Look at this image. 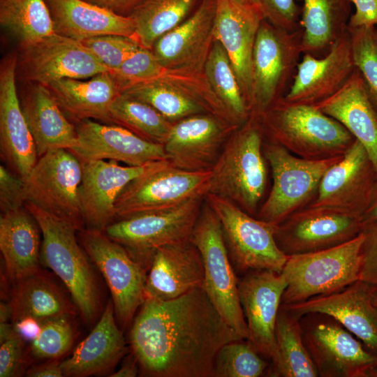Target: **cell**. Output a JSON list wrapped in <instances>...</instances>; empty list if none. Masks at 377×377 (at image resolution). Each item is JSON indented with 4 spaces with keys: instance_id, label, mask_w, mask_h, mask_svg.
Returning a JSON list of instances; mask_svg holds the SVG:
<instances>
[{
    "instance_id": "29",
    "label": "cell",
    "mask_w": 377,
    "mask_h": 377,
    "mask_svg": "<svg viewBox=\"0 0 377 377\" xmlns=\"http://www.w3.org/2000/svg\"><path fill=\"white\" fill-rule=\"evenodd\" d=\"M116 320L113 303L109 301L90 334L77 346L70 357L60 362L64 376L98 375L115 367L126 351Z\"/></svg>"
},
{
    "instance_id": "38",
    "label": "cell",
    "mask_w": 377,
    "mask_h": 377,
    "mask_svg": "<svg viewBox=\"0 0 377 377\" xmlns=\"http://www.w3.org/2000/svg\"><path fill=\"white\" fill-rule=\"evenodd\" d=\"M0 22L20 45L37 41L54 33L45 0H0Z\"/></svg>"
},
{
    "instance_id": "1",
    "label": "cell",
    "mask_w": 377,
    "mask_h": 377,
    "mask_svg": "<svg viewBox=\"0 0 377 377\" xmlns=\"http://www.w3.org/2000/svg\"><path fill=\"white\" fill-rule=\"evenodd\" d=\"M240 339L202 287L169 300H145L129 334L139 369L152 377H214L219 349Z\"/></svg>"
},
{
    "instance_id": "19",
    "label": "cell",
    "mask_w": 377,
    "mask_h": 377,
    "mask_svg": "<svg viewBox=\"0 0 377 377\" xmlns=\"http://www.w3.org/2000/svg\"><path fill=\"white\" fill-rule=\"evenodd\" d=\"M377 172L362 145L355 140L323 175L308 206L337 208L362 217L369 205Z\"/></svg>"
},
{
    "instance_id": "26",
    "label": "cell",
    "mask_w": 377,
    "mask_h": 377,
    "mask_svg": "<svg viewBox=\"0 0 377 377\" xmlns=\"http://www.w3.org/2000/svg\"><path fill=\"white\" fill-rule=\"evenodd\" d=\"M17 55L3 59L0 68V152L6 166L24 180L38 156L16 88Z\"/></svg>"
},
{
    "instance_id": "8",
    "label": "cell",
    "mask_w": 377,
    "mask_h": 377,
    "mask_svg": "<svg viewBox=\"0 0 377 377\" xmlns=\"http://www.w3.org/2000/svg\"><path fill=\"white\" fill-rule=\"evenodd\" d=\"M190 239L199 250L203 262L202 288L227 324L247 339L249 332L239 297L238 276L228 256L219 219L205 198Z\"/></svg>"
},
{
    "instance_id": "52",
    "label": "cell",
    "mask_w": 377,
    "mask_h": 377,
    "mask_svg": "<svg viewBox=\"0 0 377 377\" xmlns=\"http://www.w3.org/2000/svg\"><path fill=\"white\" fill-rule=\"evenodd\" d=\"M15 332L24 341H33L41 331L42 322L33 317H24L14 324Z\"/></svg>"
},
{
    "instance_id": "21",
    "label": "cell",
    "mask_w": 377,
    "mask_h": 377,
    "mask_svg": "<svg viewBox=\"0 0 377 377\" xmlns=\"http://www.w3.org/2000/svg\"><path fill=\"white\" fill-rule=\"evenodd\" d=\"M264 19L259 7L236 0H216L214 40L221 44L229 57L249 111L253 99V52Z\"/></svg>"
},
{
    "instance_id": "54",
    "label": "cell",
    "mask_w": 377,
    "mask_h": 377,
    "mask_svg": "<svg viewBox=\"0 0 377 377\" xmlns=\"http://www.w3.org/2000/svg\"><path fill=\"white\" fill-rule=\"evenodd\" d=\"M362 226L377 223V179L375 182L370 200L367 209L361 217Z\"/></svg>"
},
{
    "instance_id": "6",
    "label": "cell",
    "mask_w": 377,
    "mask_h": 377,
    "mask_svg": "<svg viewBox=\"0 0 377 377\" xmlns=\"http://www.w3.org/2000/svg\"><path fill=\"white\" fill-rule=\"evenodd\" d=\"M263 151L271 169L272 185L256 217L274 225L311 203L323 175L342 156L305 159L265 140Z\"/></svg>"
},
{
    "instance_id": "58",
    "label": "cell",
    "mask_w": 377,
    "mask_h": 377,
    "mask_svg": "<svg viewBox=\"0 0 377 377\" xmlns=\"http://www.w3.org/2000/svg\"><path fill=\"white\" fill-rule=\"evenodd\" d=\"M236 1L244 5L259 7L261 8L260 0H236Z\"/></svg>"
},
{
    "instance_id": "3",
    "label": "cell",
    "mask_w": 377,
    "mask_h": 377,
    "mask_svg": "<svg viewBox=\"0 0 377 377\" xmlns=\"http://www.w3.org/2000/svg\"><path fill=\"white\" fill-rule=\"evenodd\" d=\"M260 119L265 140L305 159L343 156L355 140L341 123L316 106L289 103L283 98Z\"/></svg>"
},
{
    "instance_id": "56",
    "label": "cell",
    "mask_w": 377,
    "mask_h": 377,
    "mask_svg": "<svg viewBox=\"0 0 377 377\" xmlns=\"http://www.w3.org/2000/svg\"><path fill=\"white\" fill-rule=\"evenodd\" d=\"M15 333L13 324L8 322L0 323V343H2Z\"/></svg>"
},
{
    "instance_id": "31",
    "label": "cell",
    "mask_w": 377,
    "mask_h": 377,
    "mask_svg": "<svg viewBox=\"0 0 377 377\" xmlns=\"http://www.w3.org/2000/svg\"><path fill=\"white\" fill-rule=\"evenodd\" d=\"M38 158L52 149H71L77 143L75 124L66 116L46 85L34 83L20 103Z\"/></svg>"
},
{
    "instance_id": "30",
    "label": "cell",
    "mask_w": 377,
    "mask_h": 377,
    "mask_svg": "<svg viewBox=\"0 0 377 377\" xmlns=\"http://www.w3.org/2000/svg\"><path fill=\"white\" fill-rule=\"evenodd\" d=\"M54 33L82 42L91 37L117 34L134 38L131 16L116 14L84 0H45Z\"/></svg>"
},
{
    "instance_id": "45",
    "label": "cell",
    "mask_w": 377,
    "mask_h": 377,
    "mask_svg": "<svg viewBox=\"0 0 377 377\" xmlns=\"http://www.w3.org/2000/svg\"><path fill=\"white\" fill-rule=\"evenodd\" d=\"M82 43L112 73L141 47L133 38L117 34L94 36Z\"/></svg>"
},
{
    "instance_id": "50",
    "label": "cell",
    "mask_w": 377,
    "mask_h": 377,
    "mask_svg": "<svg viewBox=\"0 0 377 377\" xmlns=\"http://www.w3.org/2000/svg\"><path fill=\"white\" fill-rule=\"evenodd\" d=\"M355 12L349 20V27H376L377 25V0H350Z\"/></svg>"
},
{
    "instance_id": "34",
    "label": "cell",
    "mask_w": 377,
    "mask_h": 377,
    "mask_svg": "<svg viewBox=\"0 0 377 377\" xmlns=\"http://www.w3.org/2000/svg\"><path fill=\"white\" fill-rule=\"evenodd\" d=\"M8 303L12 324L28 316L44 321L73 317L79 312L75 303L40 269L13 283Z\"/></svg>"
},
{
    "instance_id": "44",
    "label": "cell",
    "mask_w": 377,
    "mask_h": 377,
    "mask_svg": "<svg viewBox=\"0 0 377 377\" xmlns=\"http://www.w3.org/2000/svg\"><path fill=\"white\" fill-rule=\"evenodd\" d=\"M71 318L59 317L41 321V331L31 343V355L38 359L51 360L66 354L75 339Z\"/></svg>"
},
{
    "instance_id": "47",
    "label": "cell",
    "mask_w": 377,
    "mask_h": 377,
    "mask_svg": "<svg viewBox=\"0 0 377 377\" xmlns=\"http://www.w3.org/2000/svg\"><path fill=\"white\" fill-rule=\"evenodd\" d=\"M26 202L24 180L7 166H0V209L1 213L23 207Z\"/></svg>"
},
{
    "instance_id": "46",
    "label": "cell",
    "mask_w": 377,
    "mask_h": 377,
    "mask_svg": "<svg viewBox=\"0 0 377 377\" xmlns=\"http://www.w3.org/2000/svg\"><path fill=\"white\" fill-rule=\"evenodd\" d=\"M300 1L302 0H260V3L266 20L275 27L292 31L302 29V7L298 4Z\"/></svg>"
},
{
    "instance_id": "37",
    "label": "cell",
    "mask_w": 377,
    "mask_h": 377,
    "mask_svg": "<svg viewBox=\"0 0 377 377\" xmlns=\"http://www.w3.org/2000/svg\"><path fill=\"white\" fill-rule=\"evenodd\" d=\"M202 0H142L131 14L135 24L134 39L151 50L164 34L184 21Z\"/></svg>"
},
{
    "instance_id": "35",
    "label": "cell",
    "mask_w": 377,
    "mask_h": 377,
    "mask_svg": "<svg viewBox=\"0 0 377 377\" xmlns=\"http://www.w3.org/2000/svg\"><path fill=\"white\" fill-rule=\"evenodd\" d=\"M302 53L321 58L347 30L350 0H302Z\"/></svg>"
},
{
    "instance_id": "60",
    "label": "cell",
    "mask_w": 377,
    "mask_h": 377,
    "mask_svg": "<svg viewBox=\"0 0 377 377\" xmlns=\"http://www.w3.org/2000/svg\"><path fill=\"white\" fill-rule=\"evenodd\" d=\"M375 33H376V37L377 39V25L375 27Z\"/></svg>"
},
{
    "instance_id": "22",
    "label": "cell",
    "mask_w": 377,
    "mask_h": 377,
    "mask_svg": "<svg viewBox=\"0 0 377 377\" xmlns=\"http://www.w3.org/2000/svg\"><path fill=\"white\" fill-rule=\"evenodd\" d=\"M74 124L77 140L69 150L81 161L113 160L140 166L167 160L163 145L143 139L121 126L93 119Z\"/></svg>"
},
{
    "instance_id": "11",
    "label": "cell",
    "mask_w": 377,
    "mask_h": 377,
    "mask_svg": "<svg viewBox=\"0 0 377 377\" xmlns=\"http://www.w3.org/2000/svg\"><path fill=\"white\" fill-rule=\"evenodd\" d=\"M82 177V162L70 150H50L38 158L24 179L26 202L67 222L77 231L84 230L79 199Z\"/></svg>"
},
{
    "instance_id": "57",
    "label": "cell",
    "mask_w": 377,
    "mask_h": 377,
    "mask_svg": "<svg viewBox=\"0 0 377 377\" xmlns=\"http://www.w3.org/2000/svg\"><path fill=\"white\" fill-rule=\"evenodd\" d=\"M12 311L9 303L1 302L0 304V323L8 322L11 320Z\"/></svg>"
},
{
    "instance_id": "27",
    "label": "cell",
    "mask_w": 377,
    "mask_h": 377,
    "mask_svg": "<svg viewBox=\"0 0 377 377\" xmlns=\"http://www.w3.org/2000/svg\"><path fill=\"white\" fill-rule=\"evenodd\" d=\"M200 253L190 239L159 247L147 272L145 300H169L202 286Z\"/></svg>"
},
{
    "instance_id": "59",
    "label": "cell",
    "mask_w": 377,
    "mask_h": 377,
    "mask_svg": "<svg viewBox=\"0 0 377 377\" xmlns=\"http://www.w3.org/2000/svg\"><path fill=\"white\" fill-rule=\"evenodd\" d=\"M374 302H375V304L377 305V287L375 291Z\"/></svg>"
},
{
    "instance_id": "17",
    "label": "cell",
    "mask_w": 377,
    "mask_h": 377,
    "mask_svg": "<svg viewBox=\"0 0 377 377\" xmlns=\"http://www.w3.org/2000/svg\"><path fill=\"white\" fill-rule=\"evenodd\" d=\"M164 161L140 166H124L113 160L80 161L82 177L79 199L85 229L104 232L116 219L115 202L124 188Z\"/></svg>"
},
{
    "instance_id": "41",
    "label": "cell",
    "mask_w": 377,
    "mask_h": 377,
    "mask_svg": "<svg viewBox=\"0 0 377 377\" xmlns=\"http://www.w3.org/2000/svg\"><path fill=\"white\" fill-rule=\"evenodd\" d=\"M121 93L149 104L172 122L196 114L207 112L191 96L156 80L124 84Z\"/></svg>"
},
{
    "instance_id": "33",
    "label": "cell",
    "mask_w": 377,
    "mask_h": 377,
    "mask_svg": "<svg viewBox=\"0 0 377 377\" xmlns=\"http://www.w3.org/2000/svg\"><path fill=\"white\" fill-rule=\"evenodd\" d=\"M41 236L38 222L25 206L1 214L0 249L12 283L40 269Z\"/></svg>"
},
{
    "instance_id": "51",
    "label": "cell",
    "mask_w": 377,
    "mask_h": 377,
    "mask_svg": "<svg viewBox=\"0 0 377 377\" xmlns=\"http://www.w3.org/2000/svg\"><path fill=\"white\" fill-rule=\"evenodd\" d=\"M116 14L130 16L142 0H84Z\"/></svg>"
},
{
    "instance_id": "32",
    "label": "cell",
    "mask_w": 377,
    "mask_h": 377,
    "mask_svg": "<svg viewBox=\"0 0 377 377\" xmlns=\"http://www.w3.org/2000/svg\"><path fill=\"white\" fill-rule=\"evenodd\" d=\"M314 106L341 123L362 145L377 172V114L360 71L356 68L338 92Z\"/></svg>"
},
{
    "instance_id": "24",
    "label": "cell",
    "mask_w": 377,
    "mask_h": 377,
    "mask_svg": "<svg viewBox=\"0 0 377 377\" xmlns=\"http://www.w3.org/2000/svg\"><path fill=\"white\" fill-rule=\"evenodd\" d=\"M355 69L348 29L324 57L303 54L283 100L293 104L315 105L338 92Z\"/></svg>"
},
{
    "instance_id": "42",
    "label": "cell",
    "mask_w": 377,
    "mask_h": 377,
    "mask_svg": "<svg viewBox=\"0 0 377 377\" xmlns=\"http://www.w3.org/2000/svg\"><path fill=\"white\" fill-rule=\"evenodd\" d=\"M247 339L223 345L214 362V377H259L267 374L270 363Z\"/></svg>"
},
{
    "instance_id": "28",
    "label": "cell",
    "mask_w": 377,
    "mask_h": 377,
    "mask_svg": "<svg viewBox=\"0 0 377 377\" xmlns=\"http://www.w3.org/2000/svg\"><path fill=\"white\" fill-rule=\"evenodd\" d=\"M46 86L73 124L84 119L113 124L110 105L122 89L114 73H101L88 79L65 78Z\"/></svg>"
},
{
    "instance_id": "2",
    "label": "cell",
    "mask_w": 377,
    "mask_h": 377,
    "mask_svg": "<svg viewBox=\"0 0 377 377\" xmlns=\"http://www.w3.org/2000/svg\"><path fill=\"white\" fill-rule=\"evenodd\" d=\"M260 117L248 119L230 135L211 170L208 193L256 216L268 177Z\"/></svg>"
},
{
    "instance_id": "15",
    "label": "cell",
    "mask_w": 377,
    "mask_h": 377,
    "mask_svg": "<svg viewBox=\"0 0 377 377\" xmlns=\"http://www.w3.org/2000/svg\"><path fill=\"white\" fill-rule=\"evenodd\" d=\"M16 70L26 80L44 85L112 72L82 42L56 33L20 45Z\"/></svg>"
},
{
    "instance_id": "40",
    "label": "cell",
    "mask_w": 377,
    "mask_h": 377,
    "mask_svg": "<svg viewBox=\"0 0 377 377\" xmlns=\"http://www.w3.org/2000/svg\"><path fill=\"white\" fill-rule=\"evenodd\" d=\"M113 124L121 126L143 139L164 145L174 122L168 121L149 104L121 93L110 108Z\"/></svg>"
},
{
    "instance_id": "7",
    "label": "cell",
    "mask_w": 377,
    "mask_h": 377,
    "mask_svg": "<svg viewBox=\"0 0 377 377\" xmlns=\"http://www.w3.org/2000/svg\"><path fill=\"white\" fill-rule=\"evenodd\" d=\"M205 200L219 219L228 256L238 277L253 270L282 272L288 256L276 243V225L215 195L207 193Z\"/></svg>"
},
{
    "instance_id": "12",
    "label": "cell",
    "mask_w": 377,
    "mask_h": 377,
    "mask_svg": "<svg viewBox=\"0 0 377 377\" xmlns=\"http://www.w3.org/2000/svg\"><path fill=\"white\" fill-rule=\"evenodd\" d=\"M205 198H196L172 208L119 219L104 232L148 269L157 249L191 238Z\"/></svg>"
},
{
    "instance_id": "36",
    "label": "cell",
    "mask_w": 377,
    "mask_h": 377,
    "mask_svg": "<svg viewBox=\"0 0 377 377\" xmlns=\"http://www.w3.org/2000/svg\"><path fill=\"white\" fill-rule=\"evenodd\" d=\"M300 318L281 304L275 325L274 349L267 376H318L303 340Z\"/></svg>"
},
{
    "instance_id": "5",
    "label": "cell",
    "mask_w": 377,
    "mask_h": 377,
    "mask_svg": "<svg viewBox=\"0 0 377 377\" xmlns=\"http://www.w3.org/2000/svg\"><path fill=\"white\" fill-rule=\"evenodd\" d=\"M363 239L360 232L334 247L289 256L281 272L288 285L281 304L334 293L360 280Z\"/></svg>"
},
{
    "instance_id": "18",
    "label": "cell",
    "mask_w": 377,
    "mask_h": 377,
    "mask_svg": "<svg viewBox=\"0 0 377 377\" xmlns=\"http://www.w3.org/2000/svg\"><path fill=\"white\" fill-rule=\"evenodd\" d=\"M237 128L207 112L177 121L163 145L167 161L186 171L210 170Z\"/></svg>"
},
{
    "instance_id": "13",
    "label": "cell",
    "mask_w": 377,
    "mask_h": 377,
    "mask_svg": "<svg viewBox=\"0 0 377 377\" xmlns=\"http://www.w3.org/2000/svg\"><path fill=\"white\" fill-rule=\"evenodd\" d=\"M211 175V170L186 171L173 167L165 160L124 188L115 202L116 219L167 209L205 197Z\"/></svg>"
},
{
    "instance_id": "61",
    "label": "cell",
    "mask_w": 377,
    "mask_h": 377,
    "mask_svg": "<svg viewBox=\"0 0 377 377\" xmlns=\"http://www.w3.org/2000/svg\"><path fill=\"white\" fill-rule=\"evenodd\" d=\"M374 377H377V370L375 372Z\"/></svg>"
},
{
    "instance_id": "16",
    "label": "cell",
    "mask_w": 377,
    "mask_h": 377,
    "mask_svg": "<svg viewBox=\"0 0 377 377\" xmlns=\"http://www.w3.org/2000/svg\"><path fill=\"white\" fill-rule=\"evenodd\" d=\"M361 230L359 216L333 207L306 206L276 225L274 235L279 249L289 256L340 245Z\"/></svg>"
},
{
    "instance_id": "20",
    "label": "cell",
    "mask_w": 377,
    "mask_h": 377,
    "mask_svg": "<svg viewBox=\"0 0 377 377\" xmlns=\"http://www.w3.org/2000/svg\"><path fill=\"white\" fill-rule=\"evenodd\" d=\"M376 287L357 280L334 293L281 305L300 317L309 313L332 316L377 356V305L374 302Z\"/></svg>"
},
{
    "instance_id": "43",
    "label": "cell",
    "mask_w": 377,
    "mask_h": 377,
    "mask_svg": "<svg viewBox=\"0 0 377 377\" xmlns=\"http://www.w3.org/2000/svg\"><path fill=\"white\" fill-rule=\"evenodd\" d=\"M353 61L377 114V39L375 27H348Z\"/></svg>"
},
{
    "instance_id": "10",
    "label": "cell",
    "mask_w": 377,
    "mask_h": 377,
    "mask_svg": "<svg viewBox=\"0 0 377 377\" xmlns=\"http://www.w3.org/2000/svg\"><path fill=\"white\" fill-rule=\"evenodd\" d=\"M305 346L320 377H374L377 356L332 316L309 313L300 318Z\"/></svg>"
},
{
    "instance_id": "55",
    "label": "cell",
    "mask_w": 377,
    "mask_h": 377,
    "mask_svg": "<svg viewBox=\"0 0 377 377\" xmlns=\"http://www.w3.org/2000/svg\"><path fill=\"white\" fill-rule=\"evenodd\" d=\"M133 356V355H132ZM138 363L133 356L132 360H129L124 363L122 367L117 371L112 373L110 376L112 377H134L138 375Z\"/></svg>"
},
{
    "instance_id": "48",
    "label": "cell",
    "mask_w": 377,
    "mask_h": 377,
    "mask_svg": "<svg viewBox=\"0 0 377 377\" xmlns=\"http://www.w3.org/2000/svg\"><path fill=\"white\" fill-rule=\"evenodd\" d=\"M364 235L360 280L377 286V223L362 226Z\"/></svg>"
},
{
    "instance_id": "4",
    "label": "cell",
    "mask_w": 377,
    "mask_h": 377,
    "mask_svg": "<svg viewBox=\"0 0 377 377\" xmlns=\"http://www.w3.org/2000/svg\"><path fill=\"white\" fill-rule=\"evenodd\" d=\"M42 234L40 260L62 281L86 323L100 309V297L88 256L67 222L26 202Z\"/></svg>"
},
{
    "instance_id": "14",
    "label": "cell",
    "mask_w": 377,
    "mask_h": 377,
    "mask_svg": "<svg viewBox=\"0 0 377 377\" xmlns=\"http://www.w3.org/2000/svg\"><path fill=\"white\" fill-rule=\"evenodd\" d=\"M89 260L103 276L110 290L117 321L123 327L132 320L145 300L147 269L104 232L77 231Z\"/></svg>"
},
{
    "instance_id": "49",
    "label": "cell",
    "mask_w": 377,
    "mask_h": 377,
    "mask_svg": "<svg viewBox=\"0 0 377 377\" xmlns=\"http://www.w3.org/2000/svg\"><path fill=\"white\" fill-rule=\"evenodd\" d=\"M22 337L15 333L1 343L0 377L19 376L24 362V343Z\"/></svg>"
},
{
    "instance_id": "23",
    "label": "cell",
    "mask_w": 377,
    "mask_h": 377,
    "mask_svg": "<svg viewBox=\"0 0 377 377\" xmlns=\"http://www.w3.org/2000/svg\"><path fill=\"white\" fill-rule=\"evenodd\" d=\"M237 285L249 332L247 340L270 361L276 318L287 280L282 272L260 269L239 276Z\"/></svg>"
},
{
    "instance_id": "53",
    "label": "cell",
    "mask_w": 377,
    "mask_h": 377,
    "mask_svg": "<svg viewBox=\"0 0 377 377\" xmlns=\"http://www.w3.org/2000/svg\"><path fill=\"white\" fill-rule=\"evenodd\" d=\"M29 377H61L64 376L60 362L51 360L46 363L34 365L26 371Z\"/></svg>"
},
{
    "instance_id": "25",
    "label": "cell",
    "mask_w": 377,
    "mask_h": 377,
    "mask_svg": "<svg viewBox=\"0 0 377 377\" xmlns=\"http://www.w3.org/2000/svg\"><path fill=\"white\" fill-rule=\"evenodd\" d=\"M216 0H202L182 23L161 36L151 51L168 68L204 72L214 42Z\"/></svg>"
},
{
    "instance_id": "39",
    "label": "cell",
    "mask_w": 377,
    "mask_h": 377,
    "mask_svg": "<svg viewBox=\"0 0 377 377\" xmlns=\"http://www.w3.org/2000/svg\"><path fill=\"white\" fill-rule=\"evenodd\" d=\"M204 73L208 82L235 124L242 125L250 111L240 90L229 57L221 45L214 40L206 61Z\"/></svg>"
},
{
    "instance_id": "9",
    "label": "cell",
    "mask_w": 377,
    "mask_h": 377,
    "mask_svg": "<svg viewBox=\"0 0 377 377\" xmlns=\"http://www.w3.org/2000/svg\"><path fill=\"white\" fill-rule=\"evenodd\" d=\"M303 30L287 31L264 19L253 52L250 114L261 117L288 92L302 53Z\"/></svg>"
}]
</instances>
